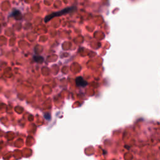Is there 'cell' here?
I'll return each mask as SVG.
<instances>
[{"label": "cell", "mask_w": 160, "mask_h": 160, "mask_svg": "<svg viewBox=\"0 0 160 160\" xmlns=\"http://www.w3.org/2000/svg\"><path fill=\"white\" fill-rule=\"evenodd\" d=\"M73 7L66 8L60 11L56 12V13H53V14H50V15H48L45 19V22L49 21L50 20H51V18H54V17H56V16H61V15H63V14H66V13H70V11H71L73 10Z\"/></svg>", "instance_id": "obj_1"}, {"label": "cell", "mask_w": 160, "mask_h": 160, "mask_svg": "<svg viewBox=\"0 0 160 160\" xmlns=\"http://www.w3.org/2000/svg\"><path fill=\"white\" fill-rule=\"evenodd\" d=\"M76 83L77 86L79 87H85L88 84V83L82 77H78L76 79Z\"/></svg>", "instance_id": "obj_2"}]
</instances>
